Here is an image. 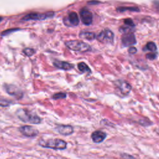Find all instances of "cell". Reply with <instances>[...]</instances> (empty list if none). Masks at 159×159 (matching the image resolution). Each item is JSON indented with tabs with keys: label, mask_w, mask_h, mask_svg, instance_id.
Here are the masks:
<instances>
[{
	"label": "cell",
	"mask_w": 159,
	"mask_h": 159,
	"mask_svg": "<svg viewBox=\"0 0 159 159\" xmlns=\"http://www.w3.org/2000/svg\"><path fill=\"white\" fill-rule=\"evenodd\" d=\"M16 115L24 122H29L34 124H38L41 122V119L35 113L25 109H18L16 112Z\"/></svg>",
	"instance_id": "obj_1"
},
{
	"label": "cell",
	"mask_w": 159,
	"mask_h": 159,
	"mask_svg": "<svg viewBox=\"0 0 159 159\" xmlns=\"http://www.w3.org/2000/svg\"><path fill=\"white\" fill-rule=\"evenodd\" d=\"M39 144L45 148H49L53 150H65L66 148L67 143L60 139H53L48 140H41Z\"/></svg>",
	"instance_id": "obj_2"
},
{
	"label": "cell",
	"mask_w": 159,
	"mask_h": 159,
	"mask_svg": "<svg viewBox=\"0 0 159 159\" xmlns=\"http://www.w3.org/2000/svg\"><path fill=\"white\" fill-rule=\"evenodd\" d=\"M65 45L68 48L77 52H84L91 50V47L88 43L80 40L67 41L65 42Z\"/></svg>",
	"instance_id": "obj_3"
},
{
	"label": "cell",
	"mask_w": 159,
	"mask_h": 159,
	"mask_svg": "<svg viewBox=\"0 0 159 159\" xmlns=\"http://www.w3.org/2000/svg\"><path fill=\"white\" fill-rule=\"evenodd\" d=\"M97 39L104 43H111L114 40V34L108 29L102 30L97 36Z\"/></svg>",
	"instance_id": "obj_4"
},
{
	"label": "cell",
	"mask_w": 159,
	"mask_h": 159,
	"mask_svg": "<svg viewBox=\"0 0 159 159\" xmlns=\"http://www.w3.org/2000/svg\"><path fill=\"white\" fill-rule=\"evenodd\" d=\"M114 84L124 96L128 95L132 89L131 85L125 80H117L114 81Z\"/></svg>",
	"instance_id": "obj_5"
},
{
	"label": "cell",
	"mask_w": 159,
	"mask_h": 159,
	"mask_svg": "<svg viewBox=\"0 0 159 159\" xmlns=\"http://www.w3.org/2000/svg\"><path fill=\"white\" fill-rule=\"evenodd\" d=\"M53 16V12H47V13H31L27 14L25 17H23V20H43L48 17H51Z\"/></svg>",
	"instance_id": "obj_6"
},
{
	"label": "cell",
	"mask_w": 159,
	"mask_h": 159,
	"mask_svg": "<svg viewBox=\"0 0 159 159\" xmlns=\"http://www.w3.org/2000/svg\"><path fill=\"white\" fill-rule=\"evenodd\" d=\"M19 130L22 134L29 137H35L39 134V130L30 125L21 126L19 128Z\"/></svg>",
	"instance_id": "obj_7"
},
{
	"label": "cell",
	"mask_w": 159,
	"mask_h": 159,
	"mask_svg": "<svg viewBox=\"0 0 159 159\" xmlns=\"http://www.w3.org/2000/svg\"><path fill=\"white\" fill-rule=\"evenodd\" d=\"M4 88L9 95L13 96L17 99L22 98L23 96L22 91L18 87L14 84H6Z\"/></svg>",
	"instance_id": "obj_8"
},
{
	"label": "cell",
	"mask_w": 159,
	"mask_h": 159,
	"mask_svg": "<svg viewBox=\"0 0 159 159\" xmlns=\"http://www.w3.org/2000/svg\"><path fill=\"white\" fill-rule=\"evenodd\" d=\"M80 18L82 22L86 25H89L92 23L93 21V15L92 13L86 8H83L80 11Z\"/></svg>",
	"instance_id": "obj_9"
},
{
	"label": "cell",
	"mask_w": 159,
	"mask_h": 159,
	"mask_svg": "<svg viewBox=\"0 0 159 159\" xmlns=\"http://www.w3.org/2000/svg\"><path fill=\"white\" fill-rule=\"evenodd\" d=\"M121 39H122V43L123 45L125 47L132 45L136 43L135 35L132 32L123 34Z\"/></svg>",
	"instance_id": "obj_10"
},
{
	"label": "cell",
	"mask_w": 159,
	"mask_h": 159,
	"mask_svg": "<svg viewBox=\"0 0 159 159\" xmlns=\"http://www.w3.org/2000/svg\"><path fill=\"white\" fill-rule=\"evenodd\" d=\"M55 130L62 135H70L74 132V129L70 125H59L57 126Z\"/></svg>",
	"instance_id": "obj_11"
},
{
	"label": "cell",
	"mask_w": 159,
	"mask_h": 159,
	"mask_svg": "<svg viewBox=\"0 0 159 159\" xmlns=\"http://www.w3.org/2000/svg\"><path fill=\"white\" fill-rule=\"evenodd\" d=\"M107 134L101 130H96L91 134V139L93 142L98 143L104 140Z\"/></svg>",
	"instance_id": "obj_12"
},
{
	"label": "cell",
	"mask_w": 159,
	"mask_h": 159,
	"mask_svg": "<svg viewBox=\"0 0 159 159\" xmlns=\"http://www.w3.org/2000/svg\"><path fill=\"white\" fill-rule=\"evenodd\" d=\"M53 65L57 68L63 70H70L73 68V65L71 63H69L66 61H58L56 60L53 62Z\"/></svg>",
	"instance_id": "obj_13"
},
{
	"label": "cell",
	"mask_w": 159,
	"mask_h": 159,
	"mask_svg": "<svg viewBox=\"0 0 159 159\" xmlns=\"http://www.w3.org/2000/svg\"><path fill=\"white\" fill-rule=\"evenodd\" d=\"M68 20L72 25L76 26L79 24V18L77 14L75 12H71L68 14Z\"/></svg>",
	"instance_id": "obj_14"
},
{
	"label": "cell",
	"mask_w": 159,
	"mask_h": 159,
	"mask_svg": "<svg viewBox=\"0 0 159 159\" xmlns=\"http://www.w3.org/2000/svg\"><path fill=\"white\" fill-rule=\"evenodd\" d=\"M80 37L82 39H86L88 40H93L96 37L95 34L89 32H82L80 34Z\"/></svg>",
	"instance_id": "obj_15"
},
{
	"label": "cell",
	"mask_w": 159,
	"mask_h": 159,
	"mask_svg": "<svg viewBox=\"0 0 159 159\" xmlns=\"http://www.w3.org/2000/svg\"><path fill=\"white\" fill-rule=\"evenodd\" d=\"M78 68L79 70L81 71V72H88V73L91 72V70L89 68V66L84 62H80V63H78Z\"/></svg>",
	"instance_id": "obj_16"
},
{
	"label": "cell",
	"mask_w": 159,
	"mask_h": 159,
	"mask_svg": "<svg viewBox=\"0 0 159 159\" xmlns=\"http://www.w3.org/2000/svg\"><path fill=\"white\" fill-rule=\"evenodd\" d=\"M145 48L147 50H150L151 52H155L157 50V46L155 44V43H153L152 42H150L147 43Z\"/></svg>",
	"instance_id": "obj_17"
},
{
	"label": "cell",
	"mask_w": 159,
	"mask_h": 159,
	"mask_svg": "<svg viewBox=\"0 0 159 159\" xmlns=\"http://www.w3.org/2000/svg\"><path fill=\"white\" fill-rule=\"evenodd\" d=\"M66 96V94L65 93H55L53 95L52 98L54 99H62V98H65Z\"/></svg>",
	"instance_id": "obj_18"
},
{
	"label": "cell",
	"mask_w": 159,
	"mask_h": 159,
	"mask_svg": "<svg viewBox=\"0 0 159 159\" xmlns=\"http://www.w3.org/2000/svg\"><path fill=\"white\" fill-rule=\"evenodd\" d=\"M24 53L28 57H30L32 55H33L35 53V50L32 48H25L24 50Z\"/></svg>",
	"instance_id": "obj_19"
},
{
	"label": "cell",
	"mask_w": 159,
	"mask_h": 159,
	"mask_svg": "<svg viewBox=\"0 0 159 159\" xmlns=\"http://www.w3.org/2000/svg\"><path fill=\"white\" fill-rule=\"evenodd\" d=\"M146 58H147V59L150 60H155V59L157 58V54H156L155 52L147 53V54L146 55Z\"/></svg>",
	"instance_id": "obj_20"
},
{
	"label": "cell",
	"mask_w": 159,
	"mask_h": 159,
	"mask_svg": "<svg viewBox=\"0 0 159 159\" xmlns=\"http://www.w3.org/2000/svg\"><path fill=\"white\" fill-rule=\"evenodd\" d=\"M119 11L121 12V11H125L126 9H129V11H138V9L137 8H135V7H119L117 9Z\"/></svg>",
	"instance_id": "obj_21"
},
{
	"label": "cell",
	"mask_w": 159,
	"mask_h": 159,
	"mask_svg": "<svg viewBox=\"0 0 159 159\" xmlns=\"http://www.w3.org/2000/svg\"><path fill=\"white\" fill-rule=\"evenodd\" d=\"M124 24L127 25H130V26H132V27H134V24L133 22V21L130 19H125L124 20Z\"/></svg>",
	"instance_id": "obj_22"
},
{
	"label": "cell",
	"mask_w": 159,
	"mask_h": 159,
	"mask_svg": "<svg viewBox=\"0 0 159 159\" xmlns=\"http://www.w3.org/2000/svg\"><path fill=\"white\" fill-rule=\"evenodd\" d=\"M139 123L143 126H148V125H150L152 123H151L150 121H147V120H140L139 121Z\"/></svg>",
	"instance_id": "obj_23"
},
{
	"label": "cell",
	"mask_w": 159,
	"mask_h": 159,
	"mask_svg": "<svg viewBox=\"0 0 159 159\" xmlns=\"http://www.w3.org/2000/svg\"><path fill=\"white\" fill-rule=\"evenodd\" d=\"M128 52L130 54H134L137 52V48L135 47H131L129 48L128 50Z\"/></svg>",
	"instance_id": "obj_24"
},
{
	"label": "cell",
	"mask_w": 159,
	"mask_h": 159,
	"mask_svg": "<svg viewBox=\"0 0 159 159\" xmlns=\"http://www.w3.org/2000/svg\"><path fill=\"white\" fill-rule=\"evenodd\" d=\"M3 103H4V104L3 105V106H7L9 105V101H6V100L3 101V99H2L1 101V104H3Z\"/></svg>",
	"instance_id": "obj_25"
}]
</instances>
